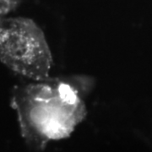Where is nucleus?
I'll return each mask as SVG.
<instances>
[{
  "label": "nucleus",
  "instance_id": "obj_1",
  "mask_svg": "<svg viewBox=\"0 0 152 152\" xmlns=\"http://www.w3.org/2000/svg\"><path fill=\"white\" fill-rule=\"evenodd\" d=\"M94 86L86 75L47 78L18 85L11 105L22 138L35 151L68 138L86 117V98Z\"/></svg>",
  "mask_w": 152,
  "mask_h": 152
},
{
  "label": "nucleus",
  "instance_id": "obj_2",
  "mask_svg": "<svg viewBox=\"0 0 152 152\" xmlns=\"http://www.w3.org/2000/svg\"><path fill=\"white\" fill-rule=\"evenodd\" d=\"M0 62L31 80L48 78L53 57L36 22L24 17L0 18Z\"/></svg>",
  "mask_w": 152,
  "mask_h": 152
}]
</instances>
